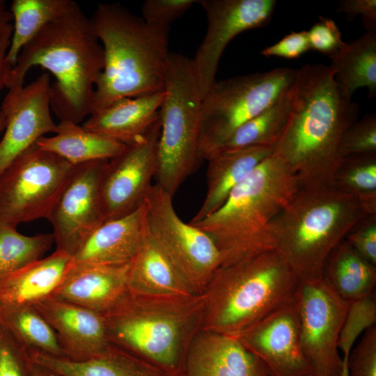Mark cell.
<instances>
[{
	"mask_svg": "<svg viewBox=\"0 0 376 376\" xmlns=\"http://www.w3.org/2000/svg\"><path fill=\"white\" fill-rule=\"evenodd\" d=\"M299 189L297 178L272 152L219 208L189 223L213 240L221 256V266L233 265L275 249L269 225Z\"/></svg>",
	"mask_w": 376,
	"mask_h": 376,
	"instance_id": "cell-5",
	"label": "cell"
},
{
	"mask_svg": "<svg viewBox=\"0 0 376 376\" xmlns=\"http://www.w3.org/2000/svg\"><path fill=\"white\" fill-rule=\"evenodd\" d=\"M288 121L273 146L299 188L333 185L342 162L341 139L357 121L359 106L341 93L329 65L306 63L296 70Z\"/></svg>",
	"mask_w": 376,
	"mask_h": 376,
	"instance_id": "cell-1",
	"label": "cell"
},
{
	"mask_svg": "<svg viewBox=\"0 0 376 376\" xmlns=\"http://www.w3.org/2000/svg\"><path fill=\"white\" fill-rule=\"evenodd\" d=\"M29 376H57L45 368L31 360Z\"/></svg>",
	"mask_w": 376,
	"mask_h": 376,
	"instance_id": "cell-46",
	"label": "cell"
},
{
	"mask_svg": "<svg viewBox=\"0 0 376 376\" xmlns=\"http://www.w3.org/2000/svg\"><path fill=\"white\" fill-rule=\"evenodd\" d=\"M336 12L344 13L350 21L360 15L368 31L376 30L375 0H342L338 3Z\"/></svg>",
	"mask_w": 376,
	"mask_h": 376,
	"instance_id": "cell-43",
	"label": "cell"
},
{
	"mask_svg": "<svg viewBox=\"0 0 376 376\" xmlns=\"http://www.w3.org/2000/svg\"><path fill=\"white\" fill-rule=\"evenodd\" d=\"M31 360L57 376H173L113 345L95 357L73 361L29 351Z\"/></svg>",
	"mask_w": 376,
	"mask_h": 376,
	"instance_id": "cell-25",
	"label": "cell"
},
{
	"mask_svg": "<svg viewBox=\"0 0 376 376\" xmlns=\"http://www.w3.org/2000/svg\"><path fill=\"white\" fill-rule=\"evenodd\" d=\"M74 165L36 143L0 174V228L47 219Z\"/></svg>",
	"mask_w": 376,
	"mask_h": 376,
	"instance_id": "cell-11",
	"label": "cell"
},
{
	"mask_svg": "<svg viewBox=\"0 0 376 376\" xmlns=\"http://www.w3.org/2000/svg\"><path fill=\"white\" fill-rule=\"evenodd\" d=\"M292 84L293 82L271 105L236 129L209 157L219 152L250 146H266L273 148L291 111Z\"/></svg>",
	"mask_w": 376,
	"mask_h": 376,
	"instance_id": "cell-30",
	"label": "cell"
},
{
	"mask_svg": "<svg viewBox=\"0 0 376 376\" xmlns=\"http://www.w3.org/2000/svg\"><path fill=\"white\" fill-rule=\"evenodd\" d=\"M300 376H318L314 372H313L312 370L305 373V374H303Z\"/></svg>",
	"mask_w": 376,
	"mask_h": 376,
	"instance_id": "cell-48",
	"label": "cell"
},
{
	"mask_svg": "<svg viewBox=\"0 0 376 376\" xmlns=\"http://www.w3.org/2000/svg\"><path fill=\"white\" fill-rule=\"evenodd\" d=\"M310 49L307 31L304 30L291 32L272 45L265 47L260 54L267 57L295 59Z\"/></svg>",
	"mask_w": 376,
	"mask_h": 376,
	"instance_id": "cell-42",
	"label": "cell"
},
{
	"mask_svg": "<svg viewBox=\"0 0 376 376\" xmlns=\"http://www.w3.org/2000/svg\"><path fill=\"white\" fill-rule=\"evenodd\" d=\"M36 144L72 165L95 160H108L121 152L125 145L85 130L70 121H60L55 135L42 136Z\"/></svg>",
	"mask_w": 376,
	"mask_h": 376,
	"instance_id": "cell-28",
	"label": "cell"
},
{
	"mask_svg": "<svg viewBox=\"0 0 376 376\" xmlns=\"http://www.w3.org/2000/svg\"><path fill=\"white\" fill-rule=\"evenodd\" d=\"M164 92L155 177L156 184L173 196L201 160L202 97L191 58L170 53Z\"/></svg>",
	"mask_w": 376,
	"mask_h": 376,
	"instance_id": "cell-8",
	"label": "cell"
},
{
	"mask_svg": "<svg viewBox=\"0 0 376 376\" xmlns=\"http://www.w3.org/2000/svg\"><path fill=\"white\" fill-rule=\"evenodd\" d=\"M164 96V91L118 99L93 111L81 126L125 145L134 143L146 136L159 120Z\"/></svg>",
	"mask_w": 376,
	"mask_h": 376,
	"instance_id": "cell-22",
	"label": "cell"
},
{
	"mask_svg": "<svg viewBox=\"0 0 376 376\" xmlns=\"http://www.w3.org/2000/svg\"><path fill=\"white\" fill-rule=\"evenodd\" d=\"M349 376H376V326L366 330L347 358Z\"/></svg>",
	"mask_w": 376,
	"mask_h": 376,
	"instance_id": "cell-38",
	"label": "cell"
},
{
	"mask_svg": "<svg viewBox=\"0 0 376 376\" xmlns=\"http://www.w3.org/2000/svg\"><path fill=\"white\" fill-rule=\"evenodd\" d=\"M181 376H269L264 363L233 336L201 329Z\"/></svg>",
	"mask_w": 376,
	"mask_h": 376,
	"instance_id": "cell-19",
	"label": "cell"
},
{
	"mask_svg": "<svg viewBox=\"0 0 376 376\" xmlns=\"http://www.w3.org/2000/svg\"><path fill=\"white\" fill-rule=\"evenodd\" d=\"M300 279L274 249L221 266L202 295V329L237 336L296 300Z\"/></svg>",
	"mask_w": 376,
	"mask_h": 376,
	"instance_id": "cell-6",
	"label": "cell"
},
{
	"mask_svg": "<svg viewBox=\"0 0 376 376\" xmlns=\"http://www.w3.org/2000/svg\"><path fill=\"white\" fill-rule=\"evenodd\" d=\"M11 36L6 38L0 43V91L5 87L4 77L7 70V67L5 63V58L10 45ZM4 118L0 109V139L4 131Z\"/></svg>",
	"mask_w": 376,
	"mask_h": 376,
	"instance_id": "cell-44",
	"label": "cell"
},
{
	"mask_svg": "<svg viewBox=\"0 0 376 376\" xmlns=\"http://www.w3.org/2000/svg\"><path fill=\"white\" fill-rule=\"evenodd\" d=\"M127 290L151 296L194 295L148 233L129 263Z\"/></svg>",
	"mask_w": 376,
	"mask_h": 376,
	"instance_id": "cell-26",
	"label": "cell"
},
{
	"mask_svg": "<svg viewBox=\"0 0 376 376\" xmlns=\"http://www.w3.org/2000/svg\"><path fill=\"white\" fill-rule=\"evenodd\" d=\"M160 119L141 140L106 162L100 181L104 221L130 214L144 203L157 171Z\"/></svg>",
	"mask_w": 376,
	"mask_h": 376,
	"instance_id": "cell-13",
	"label": "cell"
},
{
	"mask_svg": "<svg viewBox=\"0 0 376 376\" xmlns=\"http://www.w3.org/2000/svg\"><path fill=\"white\" fill-rule=\"evenodd\" d=\"M295 72L279 68L216 81L201 100V159L207 160L236 129L276 101Z\"/></svg>",
	"mask_w": 376,
	"mask_h": 376,
	"instance_id": "cell-9",
	"label": "cell"
},
{
	"mask_svg": "<svg viewBox=\"0 0 376 376\" xmlns=\"http://www.w3.org/2000/svg\"><path fill=\"white\" fill-rule=\"evenodd\" d=\"M145 203L125 216L105 221L72 256L71 266L129 263L147 235Z\"/></svg>",
	"mask_w": 376,
	"mask_h": 376,
	"instance_id": "cell-20",
	"label": "cell"
},
{
	"mask_svg": "<svg viewBox=\"0 0 376 376\" xmlns=\"http://www.w3.org/2000/svg\"><path fill=\"white\" fill-rule=\"evenodd\" d=\"M322 277L348 303L375 292L376 266L359 256L345 240L328 257Z\"/></svg>",
	"mask_w": 376,
	"mask_h": 376,
	"instance_id": "cell-29",
	"label": "cell"
},
{
	"mask_svg": "<svg viewBox=\"0 0 376 376\" xmlns=\"http://www.w3.org/2000/svg\"><path fill=\"white\" fill-rule=\"evenodd\" d=\"M12 15L6 8V2L0 0V43L13 33Z\"/></svg>",
	"mask_w": 376,
	"mask_h": 376,
	"instance_id": "cell-45",
	"label": "cell"
},
{
	"mask_svg": "<svg viewBox=\"0 0 376 376\" xmlns=\"http://www.w3.org/2000/svg\"><path fill=\"white\" fill-rule=\"evenodd\" d=\"M347 357H343V364L340 376H349L348 368H347Z\"/></svg>",
	"mask_w": 376,
	"mask_h": 376,
	"instance_id": "cell-47",
	"label": "cell"
},
{
	"mask_svg": "<svg viewBox=\"0 0 376 376\" xmlns=\"http://www.w3.org/2000/svg\"><path fill=\"white\" fill-rule=\"evenodd\" d=\"M109 160V159H108ZM107 160L74 165L47 219L53 227L56 249L71 257L102 222L100 181Z\"/></svg>",
	"mask_w": 376,
	"mask_h": 376,
	"instance_id": "cell-15",
	"label": "cell"
},
{
	"mask_svg": "<svg viewBox=\"0 0 376 376\" xmlns=\"http://www.w3.org/2000/svg\"><path fill=\"white\" fill-rule=\"evenodd\" d=\"M272 152L271 146H255L219 152L209 157L206 194L189 223L197 222L219 208L230 192Z\"/></svg>",
	"mask_w": 376,
	"mask_h": 376,
	"instance_id": "cell-24",
	"label": "cell"
},
{
	"mask_svg": "<svg viewBox=\"0 0 376 376\" xmlns=\"http://www.w3.org/2000/svg\"><path fill=\"white\" fill-rule=\"evenodd\" d=\"M71 263L70 255L56 249L47 257L0 275V306H33L51 297Z\"/></svg>",
	"mask_w": 376,
	"mask_h": 376,
	"instance_id": "cell-23",
	"label": "cell"
},
{
	"mask_svg": "<svg viewBox=\"0 0 376 376\" xmlns=\"http://www.w3.org/2000/svg\"><path fill=\"white\" fill-rule=\"evenodd\" d=\"M235 337L264 363L269 376L311 370L301 349L297 298Z\"/></svg>",
	"mask_w": 376,
	"mask_h": 376,
	"instance_id": "cell-17",
	"label": "cell"
},
{
	"mask_svg": "<svg viewBox=\"0 0 376 376\" xmlns=\"http://www.w3.org/2000/svg\"><path fill=\"white\" fill-rule=\"evenodd\" d=\"M148 233L191 292L202 295L222 264L213 240L186 223L173 206V196L157 184L146 196Z\"/></svg>",
	"mask_w": 376,
	"mask_h": 376,
	"instance_id": "cell-10",
	"label": "cell"
},
{
	"mask_svg": "<svg viewBox=\"0 0 376 376\" xmlns=\"http://www.w3.org/2000/svg\"><path fill=\"white\" fill-rule=\"evenodd\" d=\"M28 350L0 324V376H29Z\"/></svg>",
	"mask_w": 376,
	"mask_h": 376,
	"instance_id": "cell-37",
	"label": "cell"
},
{
	"mask_svg": "<svg viewBox=\"0 0 376 376\" xmlns=\"http://www.w3.org/2000/svg\"><path fill=\"white\" fill-rule=\"evenodd\" d=\"M0 324L28 351L65 358L56 332L33 306H0Z\"/></svg>",
	"mask_w": 376,
	"mask_h": 376,
	"instance_id": "cell-32",
	"label": "cell"
},
{
	"mask_svg": "<svg viewBox=\"0 0 376 376\" xmlns=\"http://www.w3.org/2000/svg\"><path fill=\"white\" fill-rule=\"evenodd\" d=\"M367 215L352 196L334 185L299 188L272 221L269 231L275 249L299 279L317 280L330 253Z\"/></svg>",
	"mask_w": 376,
	"mask_h": 376,
	"instance_id": "cell-7",
	"label": "cell"
},
{
	"mask_svg": "<svg viewBox=\"0 0 376 376\" xmlns=\"http://www.w3.org/2000/svg\"><path fill=\"white\" fill-rule=\"evenodd\" d=\"M54 243L52 233L24 235L17 228H0V275L43 258Z\"/></svg>",
	"mask_w": 376,
	"mask_h": 376,
	"instance_id": "cell-34",
	"label": "cell"
},
{
	"mask_svg": "<svg viewBox=\"0 0 376 376\" xmlns=\"http://www.w3.org/2000/svg\"><path fill=\"white\" fill-rule=\"evenodd\" d=\"M331 59L329 67L341 93L351 100L359 88L370 96L376 93V30L367 31L357 39L345 42Z\"/></svg>",
	"mask_w": 376,
	"mask_h": 376,
	"instance_id": "cell-27",
	"label": "cell"
},
{
	"mask_svg": "<svg viewBox=\"0 0 376 376\" xmlns=\"http://www.w3.org/2000/svg\"><path fill=\"white\" fill-rule=\"evenodd\" d=\"M198 0H146L141 8L142 19L148 24L169 27Z\"/></svg>",
	"mask_w": 376,
	"mask_h": 376,
	"instance_id": "cell-39",
	"label": "cell"
},
{
	"mask_svg": "<svg viewBox=\"0 0 376 376\" xmlns=\"http://www.w3.org/2000/svg\"><path fill=\"white\" fill-rule=\"evenodd\" d=\"M319 17V21L307 31L310 48L330 57L339 52L345 42L334 20L322 16Z\"/></svg>",
	"mask_w": 376,
	"mask_h": 376,
	"instance_id": "cell-40",
	"label": "cell"
},
{
	"mask_svg": "<svg viewBox=\"0 0 376 376\" xmlns=\"http://www.w3.org/2000/svg\"><path fill=\"white\" fill-rule=\"evenodd\" d=\"M33 307L56 332L67 359L86 360L111 346L101 313L52 297Z\"/></svg>",
	"mask_w": 376,
	"mask_h": 376,
	"instance_id": "cell-18",
	"label": "cell"
},
{
	"mask_svg": "<svg viewBox=\"0 0 376 376\" xmlns=\"http://www.w3.org/2000/svg\"><path fill=\"white\" fill-rule=\"evenodd\" d=\"M129 263L71 266L51 297L103 314L127 291Z\"/></svg>",
	"mask_w": 376,
	"mask_h": 376,
	"instance_id": "cell-21",
	"label": "cell"
},
{
	"mask_svg": "<svg viewBox=\"0 0 376 376\" xmlns=\"http://www.w3.org/2000/svg\"><path fill=\"white\" fill-rule=\"evenodd\" d=\"M90 19L104 59L91 113L118 99L164 91L169 27L148 24L119 3H99Z\"/></svg>",
	"mask_w": 376,
	"mask_h": 376,
	"instance_id": "cell-3",
	"label": "cell"
},
{
	"mask_svg": "<svg viewBox=\"0 0 376 376\" xmlns=\"http://www.w3.org/2000/svg\"><path fill=\"white\" fill-rule=\"evenodd\" d=\"M342 157L376 152V116L366 114L344 133L340 143Z\"/></svg>",
	"mask_w": 376,
	"mask_h": 376,
	"instance_id": "cell-36",
	"label": "cell"
},
{
	"mask_svg": "<svg viewBox=\"0 0 376 376\" xmlns=\"http://www.w3.org/2000/svg\"><path fill=\"white\" fill-rule=\"evenodd\" d=\"M333 185L352 196L366 214H376V152L343 157Z\"/></svg>",
	"mask_w": 376,
	"mask_h": 376,
	"instance_id": "cell-33",
	"label": "cell"
},
{
	"mask_svg": "<svg viewBox=\"0 0 376 376\" xmlns=\"http://www.w3.org/2000/svg\"><path fill=\"white\" fill-rule=\"evenodd\" d=\"M104 61V49L91 19L72 1L22 48L15 65L6 71L5 87L23 86L29 70L40 66L55 77L51 84V109L60 121L79 124L91 113Z\"/></svg>",
	"mask_w": 376,
	"mask_h": 376,
	"instance_id": "cell-2",
	"label": "cell"
},
{
	"mask_svg": "<svg viewBox=\"0 0 376 376\" xmlns=\"http://www.w3.org/2000/svg\"><path fill=\"white\" fill-rule=\"evenodd\" d=\"M375 322V292L349 304L338 340L343 357H349L357 339Z\"/></svg>",
	"mask_w": 376,
	"mask_h": 376,
	"instance_id": "cell-35",
	"label": "cell"
},
{
	"mask_svg": "<svg viewBox=\"0 0 376 376\" xmlns=\"http://www.w3.org/2000/svg\"><path fill=\"white\" fill-rule=\"evenodd\" d=\"M102 315L112 345L181 376L189 349L202 329L204 299L127 290Z\"/></svg>",
	"mask_w": 376,
	"mask_h": 376,
	"instance_id": "cell-4",
	"label": "cell"
},
{
	"mask_svg": "<svg viewBox=\"0 0 376 376\" xmlns=\"http://www.w3.org/2000/svg\"><path fill=\"white\" fill-rule=\"evenodd\" d=\"M72 0H14L10 12L14 24L5 63L13 68L22 48L48 23L69 7Z\"/></svg>",
	"mask_w": 376,
	"mask_h": 376,
	"instance_id": "cell-31",
	"label": "cell"
},
{
	"mask_svg": "<svg viewBox=\"0 0 376 376\" xmlns=\"http://www.w3.org/2000/svg\"><path fill=\"white\" fill-rule=\"evenodd\" d=\"M345 241L363 258L376 266V214L367 215L349 232Z\"/></svg>",
	"mask_w": 376,
	"mask_h": 376,
	"instance_id": "cell-41",
	"label": "cell"
},
{
	"mask_svg": "<svg viewBox=\"0 0 376 376\" xmlns=\"http://www.w3.org/2000/svg\"><path fill=\"white\" fill-rule=\"evenodd\" d=\"M205 11L207 28L192 59L202 98L216 80L221 55L240 33L267 26L276 5L275 0H199Z\"/></svg>",
	"mask_w": 376,
	"mask_h": 376,
	"instance_id": "cell-14",
	"label": "cell"
},
{
	"mask_svg": "<svg viewBox=\"0 0 376 376\" xmlns=\"http://www.w3.org/2000/svg\"><path fill=\"white\" fill-rule=\"evenodd\" d=\"M297 303L301 349L310 368L318 376H340L338 340L350 303L323 277L300 280Z\"/></svg>",
	"mask_w": 376,
	"mask_h": 376,
	"instance_id": "cell-12",
	"label": "cell"
},
{
	"mask_svg": "<svg viewBox=\"0 0 376 376\" xmlns=\"http://www.w3.org/2000/svg\"><path fill=\"white\" fill-rule=\"evenodd\" d=\"M0 109L5 123L0 139L1 174L39 139L56 132L51 115L49 75L43 72L28 85L8 89Z\"/></svg>",
	"mask_w": 376,
	"mask_h": 376,
	"instance_id": "cell-16",
	"label": "cell"
}]
</instances>
